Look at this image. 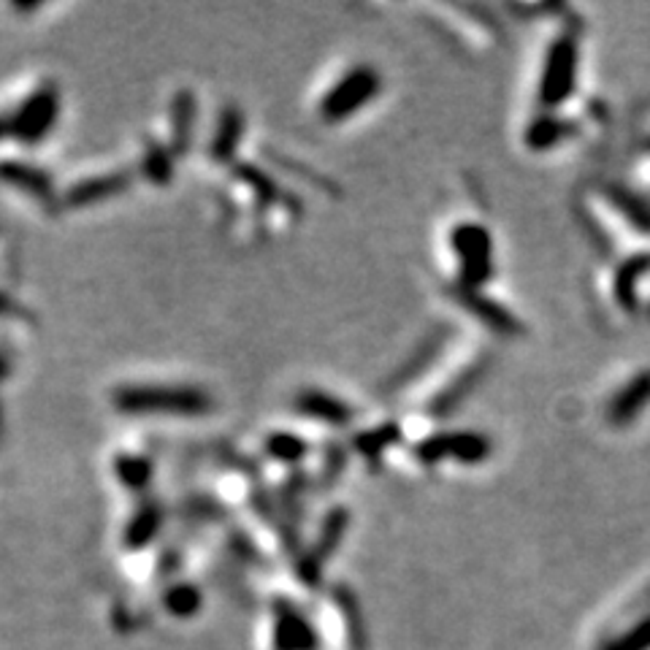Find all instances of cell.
Here are the masks:
<instances>
[{
	"instance_id": "cell-1",
	"label": "cell",
	"mask_w": 650,
	"mask_h": 650,
	"mask_svg": "<svg viewBox=\"0 0 650 650\" xmlns=\"http://www.w3.org/2000/svg\"><path fill=\"white\" fill-rule=\"evenodd\" d=\"M114 407L125 415H207L212 399L190 385H128L114 394Z\"/></svg>"
},
{
	"instance_id": "cell-2",
	"label": "cell",
	"mask_w": 650,
	"mask_h": 650,
	"mask_svg": "<svg viewBox=\"0 0 650 650\" xmlns=\"http://www.w3.org/2000/svg\"><path fill=\"white\" fill-rule=\"evenodd\" d=\"M577 65H580V46L572 35H558L545 52L542 63L537 101L545 112H553L562 104H567L577 87Z\"/></svg>"
},
{
	"instance_id": "cell-3",
	"label": "cell",
	"mask_w": 650,
	"mask_h": 650,
	"mask_svg": "<svg viewBox=\"0 0 650 650\" xmlns=\"http://www.w3.org/2000/svg\"><path fill=\"white\" fill-rule=\"evenodd\" d=\"M379 90H382V76L371 65H355L353 71H347L334 87L321 98L317 114H321L323 123H345L353 114H358L360 108L377 98Z\"/></svg>"
},
{
	"instance_id": "cell-4",
	"label": "cell",
	"mask_w": 650,
	"mask_h": 650,
	"mask_svg": "<svg viewBox=\"0 0 650 650\" xmlns=\"http://www.w3.org/2000/svg\"><path fill=\"white\" fill-rule=\"evenodd\" d=\"M450 250L459 258L461 287L480 291L493 276V237L483 222H459L450 231Z\"/></svg>"
},
{
	"instance_id": "cell-5",
	"label": "cell",
	"mask_w": 650,
	"mask_h": 650,
	"mask_svg": "<svg viewBox=\"0 0 650 650\" xmlns=\"http://www.w3.org/2000/svg\"><path fill=\"white\" fill-rule=\"evenodd\" d=\"M493 455V442L480 431H444L423 439L415 448V459L426 466H437L442 461H455L463 466H480Z\"/></svg>"
},
{
	"instance_id": "cell-6",
	"label": "cell",
	"mask_w": 650,
	"mask_h": 650,
	"mask_svg": "<svg viewBox=\"0 0 650 650\" xmlns=\"http://www.w3.org/2000/svg\"><path fill=\"white\" fill-rule=\"evenodd\" d=\"M57 90H54L52 84H46V87L35 90L25 104L20 106V112H17L14 119L9 123V130L20 138V141L35 144L50 134L54 119H57Z\"/></svg>"
},
{
	"instance_id": "cell-7",
	"label": "cell",
	"mask_w": 650,
	"mask_h": 650,
	"mask_svg": "<svg viewBox=\"0 0 650 650\" xmlns=\"http://www.w3.org/2000/svg\"><path fill=\"white\" fill-rule=\"evenodd\" d=\"M650 405V369L640 371L629 382L618 388V394L607 401V420L618 429L635 423L642 409Z\"/></svg>"
},
{
	"instance_id": "cell-8",
	"label": "cell",
	"mask_w": 650,
	"mask_h": 650,
	"mask_svg": "<svg viewBox=\"0 0 650 650\" xmlns=\"http://www.w3.org/2000/svg\"><path fill=\"white\" fill-rule=\"evenodd\" d=\"M453 296L461 301L463 310L469 312V315L478 317L480 323H485L488 328L496 331V334L502 336H517L523 331V325L517 323V317L513 315L510 310H504L502 304H496L493 298L483 296L480 291H469V287H455Z\"/></svg>"
},
{
	"instance_id": "cell-9",
	"label": "cell",
	"mask_w": 650,
	"mask_h": 650,
	"mask_svg": "<svg viewBox=\"0 0 650 650\" xmlns=\"http://www.w3.org/2000/svg\"><path fill=\"white\" fill-rule=\"evenodd\" d=\"M296 409L298 415H304V418L317 420V423H325V426H334V429H342V426H347L355 418L350 405H345V401L336 399V396L323 394V390H315V388L301 390V394L296 396Z\"/></svg>"
},
{
	"instance_id": "cell-10",
	"label": "cell",
	"mask_w": 650,
	"mask_h": 650,
	"mask_svg": "<svg viewBox=\"0 0 650 650\" xmlns=\"http://www.w3.org/2000/svg\"><path fill=\"white\" fill-rule=\"evenodd\" d=\"M575 134V123L562 117H553V114L542 112L539 117H534L526 128V147L537 149V153H545V149L556 147L564 138Z\"/></svg>"
},
{
	"instance_id": "cell-11",
	"label": "cell",
	"mask_w": 650,
	"mask_h": 650,
	"mask_svg": "<svg viewBox=\"0 0 650 650\" xmlns=\"http://www.w3.org/2000/svg\"><path fill=\"white\" fill-rule=\"evenodd\" d=\"M128 188V179L123 174H108V177L98 179H84V182L71 188L69 192V207H90V203H98L104 198L117 196Z\"/></svg>"
},
{
	"instance_id": "cell-12",
	"label": "cell",
	"mask_w": 650,
	"mask_h": 650,
	"mask_svg": "<svg viewBox=\"0 0 650 650\" xmlns=\"http://www.w3.org/2000/svg\"><path fill=\"white\" fill-rule=\"evenodd\" d=\"M650 274V255L629 258L616 274V298L626 312L637 306V280Z\"/></svg>"
},
{
	"instance_id": "cell-13",
	"label": "cell",
	"mask_w": 650,
	"mask_h": 650,
	"mask_svg": "<svg viewBox=\"0 0 650 650\" xmlns=\"http://www.w3.org/2000/svg\"><path fill=\"white\" fill-rule=\"evenodd\" d=\"M607 196H610L612 207H616L637 231L650 233V203L642 201L637 192L623 188H607Z\"/></svg>"
},
{
	"instance_id": "cell-14",
	"label": "cell",
	"mask_w": 650,
	"mask_h": 650,
	"mask_svg": "<svg viewBox=\"0 0 650 650\" xmlns=\"http://www.w3.org/2000/svg\"><path fill=\"white\" fill-rule=\"evenodd\" d=\"M160 521H162V515L155 504H144V507H138L134 521L128 523V532H125V545L134 547V551L136 547L147 545V542L158 534Z\"/></svg>"
},
{
	"instance_id": "cell-15",
	"label": "cell",
	"mask_w": 650,
	"mask_h": 650,
	"mask_svg": "<svg viewBox=\"0 0 650 650\" xmlns=\"http://www.w3.org/2000/svg\"><path fill=\"white\" fill-rule=\"evenodd\" d=\"M0 179H3L6 185H14V188L39 192L41 198L50 196V179L30 166H20V162H3V166H0Z\"/></svg>"
},
{
	"instance_id": "cell-16",
	"label": "cell",
	"mask_w": 650,
	"mask_h": 650,
	"mask_svg": "<svg viewBox=\"0 0 650 650\" xmlns=\"http://www.w3.org/2000/svg\"><path fill=\"white\" fill-rule=\"evenodd\" d=\"M242 114L237 112V108H228L226 117H222L220 123V130H217V138L212 144V158L214 160H228L233 155V149H237V144L242 141Z\"/></svg>"
},
{
	"instance_id": "cell-17",
	"label": "cell",
	"mask_w": 650,
	"mask_h": 650,
	"mask_svg": "<svg viewBox=\"0 0 650 650\" xmlns=\"http://www.w3.org/2000/svg\"><path fill=\"white\" fill-rule=\"evenodd\" d=\"M266 453L280 463H298L306 459V453H310V444H306L301 437H296V433L276 431L266 439Z\"/></svg>"
},
{
	"instance_id": "cell-18",
	"label": "cell",
	"mask_w": 650,
	"mask_h": 650,
	"mask_svg": "<svg viewBox=\"0 0 650 650\" xmlns=\"http://www.w3.org/2000/svg\"><path fill=\"white\" fill-rule=\"evenodd\" d=\"M114 472L128 491H141L153 480V461L141 459V455H123L114 463Z\"/></svg>"
},
{
	"instance_id": "cell-19",
	"label": "cell",
	"mask_w": 650,
	"mask_h": 650,
	"mask_svg": "<svg viewBox=\"0 0 650 650\" xmlns=\"http://www.w3.org/2000/svg\"><path fill=\"white\" fill-rule=\"evenodd\" d=\"M162 605H166V610L171 612V616L177 618H190L196 616L198 607H201V594H198L196 586H190V583H177V586H171L162 596Z\"/></svg>"
},
{
	"instance_id": "cell-20",
	"label": "cell",
	"mask_w": 650,
	"mask_h": 650,
	"mask_svg": "<svg viewBox=\"0 0 650 650\" xmlns=\"http://www.w3.org/2000/svg\"><path fill=\"white\" fill-rule=\"evenodd\" d=\"M192 117H196V108H192L190 93H179L174 98V153L177 155H182L188 147Z\"/></svg>"
},
{
	"instance_id": "cell-21",
	"label": "cell",
	"mask_w": 650,
	"mask_h": 650,
	"mask_svg": "<svg viewBox=\"0 0 650 650\" xmlns=\"http://www.w3.org/2000/svg\"><path fill=\"white\" fill-rule=\"evenodd\" d=\"M347 523H350V515H347L345 510H334V513L325 517V526H323L321 537H317V556H315L317 567H321L323 558H328L331 553L336 551V545H339V539H342V534H345Z\"/></svg>"
},
{
	"instance_id": "cell-22",
	"label": "cell",
	"mask_w": 650,
	"mask_h": 650,
	"mask_svg": "<svg viewBox=\"0 0 650 650\" xmlns=\"http://www.w3.org/2000/svg\"><path fill=\"white\" fill-rule=\"evenodd\" d=\"M399 433H401L399 426L385 423V426H379V429L366 431L364 437L355 439V448L364 453V459H379V455H382V450H388L390 444L399 442Z\"/></svg>"
},
{
	"instance_id": "cell-23",
	"label": "cell",
	"mask_w": 650,
	"mask_h": 650,
	"mask_svg": "<svg viewBox=\"0 0 650 650\" xmlns=\"http://www.w3.org/2000/svg\"><path fill=\"white\" fill-rule=\"evenodd\" d=\"M650 648V616L637 621L631 629H626L621 637L605 646L601 650H648Z\"/></svg>"
},
{
	"instance_id": "cell-24",
	"label": "cell",
	"mask_w": 650,
	"mask_h": 650,
	"mask_svg": "<svg viewBox=\"0 0 650 650\" xmlns=\"http://www.w3.org/2000/svg\"><path fill=\"white\" fill-rule=\"evenodd\" d=\"M483 366H474V371H469V375H463L459 379V385H450L448 390H444L442 396L437 399V409H453L455 405H461L463 399L469 396V390L474 388V382H480V377H483Z\"/></svg>"
},
{
	"instance_id": "cell-25",
	"label": "cell",
	"mask_w": 650,
	"mask_h": 650,
	"mask_svg": "<svg viewBox=\"0 0 650 650\" xmlns=\"http://www.w3.org/2000/svg\"><path fill=\"white\" fill-rule=\"evenodd\" d=\"M144 171L153 182H168L171 177V155L162 153V149H149L147 158H144Z\"/></svg>"
},
{
	"instance_id": "cell-26",
	"label": "cell",
	"mask_w": 650,
	"mask_h": 650,
	"mask_svg": "<svg viewBox=\"0 0 650 650\" xmlns=\"http://www.w3.org/2000/svg\"><path fill=\"white\" fill-rule=\"evenodd\" d=\"M6 375H9V371H6V364H3V360H0V379H3Z\"/></svg>"
}]
</instances>
